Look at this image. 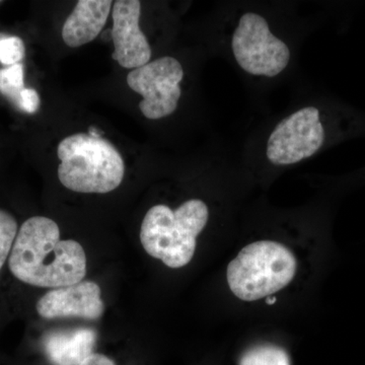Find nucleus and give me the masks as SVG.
<instances>
[{
	"mask_svg": "<svg viewBox=\"0 0 365 365\" xmlns=\"http://www.w3.org/2000/svg\"><path fill=\"white\" fill-rule=\"evenodd\" d=\"M9 268L26 284L56 289L83 281L86 255L78 242L60 240L59 227L54 220L33 216L19 230Z\"/></svg>",
	"mask_w": 365,
	"mask_h": 365,
	"instance_id": "1",
	"label": "nucleus"
},
{
	"mask_svg": "<svg viewBox=\"0 0 365 365\" xmlns=\"http://www.w3.org/2000/svg\"><path fill=\"white\" fill-rule=\"evenodd\" d=\"M208 220V206L199 199L185 201L175 210L163 204L153 206L141 225V244L146 253L168 267H184L193 259L197 237Z\"/></svg>",
	"mask_w": 365,
	"mask_h": 365,
	"instance_id": "2",
	"label": "nucleus"
},
{
	"mask_svg": "<svg viewBox=\"0 0 365 365\" xmlns=\"http://www.w3.org/2000/svg\"><path fill=\"white\" fill-rule=\"evenodd\" d=\"M59 181L78 193L105 194L123 181L125 165L117 148L102 137L78 133L64 138L57 148Z\"/></svg>",
	"mask_w": 365,
	"mask_h": 365,
	"instance_id": "3",
	"label": "nucleus"
},
{
	"mask_svg": "<svg viewBox=\"0 0 365 365\" xmlns=\"http://www.w3.org/2000/svg\"><path fill=\"white\" fill-rule=\"evenodd\" d=\"M297 270V258L287 246L274 241L254 242L228 264L227 284L237 299L256 302L289 285Z\"/></svg>",
	"mask_w": 365,
	"mask_h": 365,
	"instance_id": "4",
	"label": "nucleus"
},
{
	"mask_svg": "<svg viewBox=\"0 0 365 365\" xmlns=\"http://www.w3.org/2000/svg\"><path fill=\"white\" fill-rule=\"evenodd\" d=\"M232 50L242 71L254 76L275 78L292 59L287 43L271 32L264 16L253 11L240 18L232 34Z\"/></svg>",
	"mask_w": 365,
	"mask_h": 365,
	"instance_id": "5",
	"label": "nucleus"
},
{
	"mask_svg": "<svg viewBox=\"0 0 365 365\" xmlns=\"http://www.w3.org/2000/svg\"><path fill=\"white\" fill-rule=\"evenodd\" d=\"M328 137L326 119L319 108H302L281 120L270 133L266 157L274 165H292L313 157Z\"/></svg>",
	"mask_w": 365,
	"mask_h": 365,
	"instance_id": "6",
	"label": "nucleus"
},
{
	"mask_svg": "<svg viewBox=\"0 0 365 365\" xmlns=\"http://www.w3.org/2000/svg\"><path fill=\"white\" fill-rule=\"evenodd\" d=\"M182 78L184 69L179 60L165 56L129 72L127 83L132 91L143 96L139 109L143 116L158 120L176 111Z\"/></svg>",
	"mask_w": 365,
	"mask_h": 365,
	"instance_id": "7",
	"label": "nucleus"
},
{
	"mask_svg": "<svg viewBox=\"0 0 365 365\" xmlns=\"http://www.w3.org/2000/svg\"><path fill=\"white\" fill-rule=\"evenodd\" d=\"M141 4L138 0H118L113 4V59L126 69L150 62L151 48L139 26Z\"/></svg>",
	"mask_w": 365,
	"mask_h": 365,
	"instance_id": "8",
	"label": "nucleus"
},
{
	"mask_svg": "<svg viewBox=\"0 0 365 365\" xmlns=\"http://www.w3.org/2000/svg\"><path fill=\"white\" fill-rule=\"evenodd\" d=\"M102 292L93 281H81L69 287L50 290L38 300V314L44 319L76 317L97 319L104 314Z\"/></svg>",
	"mask_w": 365,
	"mask_h": 365,
	"instance_id": "9",
	"label": "nucleus"
},
{
	"mask_svg": "<svg viewBox=\"0 0 365 365\" xmlns=\"http://www.w3.org/2000/svg\"><path fill=\"white\" fill-rule=\"evenodd\" d=\"M96 342L93 329H57L45 334L43 348L53 365H79L93 354Z\"/></svg>",
	"mask_w": 365,
	"mask_h": 365,
	"instance_id": "10",
	"label": "nucleus"
},
{
	"mask_svg": "<svg viewBox=\"0 0 365 365\" xmlns=\"http://www.w3.org/2000/svg\"><path fill=\"white\" fill-rule=\"evenodd\" d=\"M110 0H81L62 28V39L71 48L88 44L100 35L111 13Z\"/></svg>",
	"mask_w": 365,
	"mask_h": 365,
	"instance_id": "11",
	"label": "nucleus"
},
{
	"mask_svg": "<svg viewBox=\"0 0 365 365\" xmlns=\"http://www.w3.org/2000/svg\"><path fill=\"white\" fill-rule=\"evenodd\" d=\"M239 365H292L287 350L274 344L256 345L245 351Z\"/></svg>",
	"mask_w": 365,
	"mask_h": 365,
	"instance_id": "12",
	"label": "nucleus"
},
{
	"mask_svg": "<svg viewBox=\"0 0 365 365\" xmlns=\"http://www.w3.org/2000/svg\"><path fill=\"white\" fill-rule=\"evenodd\" d=\"M25 88L23 64H14L9 68L0 69V93L18 107L21 91Z\"/></svg>",
	"mask_w": 365,
	"mask_h": 365,
	"instance_id": "13",
	"label": "nucleus"
},
{
	"mask_svg": "<svg viewBox=\"0 0 365 365\" xmlns=\"http://www.w3.org/2000/svg\"><path fill=\"white\" fill-rule=\"evenodd\" d=\"M18 232L16 218L11 213L0 209V272L9 262Z\"/></svg>",
	"mask_w": 365,
	"mask_h": 365,
	"instance_id": "14",
	"label": "nucleus"
},
{
	"mask_svg": "<svg viewBox=\"0 0 365 365\" xmlns=\"http://www.w3.org/2000/svg\"><path fill=\"white\" fill-rule=\"evenodd\" d=\"M25 44L16 36H4L0 38V62L4 66L20 63L25 57Z\"/></svg>",
	"mask_w": 365,
	"mask_h": 365,
	"instance_id": "15",
	"label": "nucleus"
},
{
	"mask_svg": "<svg viewBox=\"0 0 365 365\" xmlns=\"http://www.w3.org/2000/svg\"><path fill=\"white\" fill-rule=\"evenodd\" d=\"M40 98L34 88H25L21 93L19 108L28 114H34L39 110Z\"/></svg>",
	"mask_w": 365,
	"mask_h": 365,
	"instance_id": "16",
	"label": "nucleus"
},
{
	"mask_svg": "<svg viewBox=\"0 0 365 365\" xmlns=\"http://www.w3.org/2000/svg\"><path fill=\"white\" fill-rule=\"evenodd\" d=\"M79 365H115L114 361L110 359L109 357L105 356L103 354L91 355L88 359H86L83 364Z\"/></svg>",
	"mask_w": 365,
	"mask_h": 365,
	"instance_id": "17",
	"label": "nucleus"
},
{
	"mask_svg": "<svg viewBox=\"0 0 365 365\" xmlns=\"http://www.w3.org/2000/svg\"><path fill=\"white\" fill-rule=\"evenodd\" d=\"M1 37H2V35H0V38H1Z\"/></svg>",
	"mask_w": 365,
	"mask_h": 365,
	"instance_id": "18",
	"label": "nucleus"
}]
</instances>
